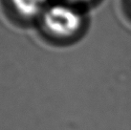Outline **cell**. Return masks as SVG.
<instances>
[{"label":"cell","mask_w":131,"mask_h":130,"mask_svg":"<svg viewBox=\"0 0 131 130\" xmlns=\"http://www.w3.org/2000/svg\"><path fill=\"white\" fill-rule=\"evenodd\" d=\"M36 23L44 39L60 46L80 40L87 27L81 8L65 1L50 3Z\"/></svg>","instance_id":"cell-1"},{"label":"cell","mask_w":131,"mask_h":130,"mask_svg":"<svg viewBox=\"0 0 131 130\" xmlns=\"http://www.w3.org/2000/svg\"><path fill=\"white\" fill-rule=\"evenodd\" d=\"M8 2L13 15L21 23H36L51 3L50 0H8Z\"/></svg>","instance_id":"cell-2"},{"label":"cell","mask_w":131,"mask_h":130,"mask_svg":"<svg viewBox=\"0 0 131 130\" xmlns=\"http://www.w3.org/2000/svg\"><path fill=\"white\" fill-rule=\"evenodd\" d=\"M62 1H65L67 3L75 5V6L79 8H81L83 6H86L87 4L91 3L92 1H94V0H62Z\"/></svg>","instance_id":"cell-3"},{"label":"cell","mask_w":131,"mask_h":130,"mask_svg":"<svg viewBox=\"0 0 131 130\" xmlns=\"http://www.w3.org/2000/svg\"><path fill=\"white\" fill-rule=\"evenodd\" d=\"M127 8H128V13L131 16V0H128L127 2Z\"/></svg>","instance_id":"cell-4"}]
</instances>
